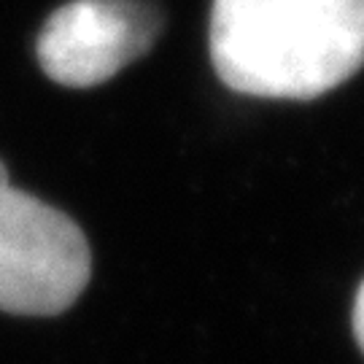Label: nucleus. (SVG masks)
Wrapping results in <instances>:
<instances>
[{"mask_svg":"<svg viewBox=\"0 0 364 364\" xmlns=\"http://www.w3.org/2000/svg\"><path fill=\"white\" fill-rule=\"evenodd\" d=\"M210 63L232 92L313 100L364 65V0H213Z\"/></svg>","mask_w":364,"mask_h":364,"instance_id":"1","label":"nucleus"},{"mask_svg":"<svg viewBox=\"0 0 364 364\" xmlns=\"http://www.w3.org/2000/svg\"><path fill=\"white\" fill-rule=\"evenodd\" d=\"M92 257L76 221L11 186L0 162V311L57 316L90 281Z\"/></svg>","mask_w":364,"mask_h":364,"instance_id":"2","label":"nucleus"},{"mask_svg":"<svg viewBox=\"0 0 364 364\" xmlns=\"http://www.w3.org/2000/svg\"><path fill=\"white\" fill-rule=\"evenodd\" d=\"M159 30L162 16L146 0H70L46 19L36 54L52 81L87 90L141 60Z\"/></svg>","mask_w":364,"mask_h":364,"instance_id":"3","label":"nucleus"},{"mask_svg":"<svg viewBox=\"0 0 364 364\" xmlns=\"http://www.w3.org/2000/svg\"><path fill=\"white\" fill-rule=\"evenodd\" d=\"M353 335H356V343L364 351V284L356 291V302H353Z\"/></svg>","mask_w":364,"mask_h":364,"instance_id":"4","label":"nucleus"}]
</instances>
